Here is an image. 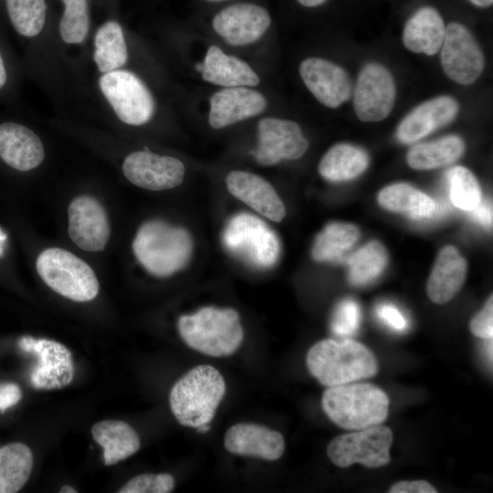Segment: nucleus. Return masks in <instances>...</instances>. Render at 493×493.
<instances>
[{"instance_id":"1","label":"nucleus","mask_w":493,"mask_h":493,"mask_svg":"<svg viewBox=\"0 0 493 493\" xmlns=\"http://www.w3.org/2000/svg\"><path fill=\"white\" fill-rule=\"evenodd\" d=\"M306 363L311 375L327 387L372 378L379 371L373 352L349 338L316 342L307 353Z\"/></svg>"},{"instance_id":"2","label":"nucleus","mask_w":493,"mask_h":493,"mask_svg":"<svg viewBox=\"0 0 493 493\" xmlns=\"http://www.w3.org/2000/svg\"><path fill=\"white\" fill-rule=\"evenodd\" d=\"M389 398L380 387L353 382L328 387L321 405L327 416L347 430H362L385 422Z\"/></svg>"},{"instance_id":"3","label":"nucleus","mask_w":493,"mask_h":493,"mask_svg":"<svg viewBox=\"0 0 493 493\" xmlns=\"http://www.w3.org/2000/svg\"><path fill=\"white\" fill-rule=\"evenodd\" d=\"M225 393L221 373L211 365H198L172 387L171 411L181 425L197 428L212 421Z\"/></svg>"},{"instance_id":"4","label":"nucleus","mask_w":493,"mask_h":493,"mask_svg":"<svg viewBox=\"0 0 493 493\" xmlns=\"http://www.w3.org/2000/svg\"><path fill=\"white\" fill-rule=\"evenodd\" d=\"M137 260L151 274L168 277L189 262L193 240L187 230L162 220H152L139 228L132 242Z\"/></svg>"},{"instance_id":"5","label":"nucleus","mask_w":493,"mask_h":493,"mask_svg":"<svg viewBox=\"0 0 493 493\" xmlns=\"http://www.w3.org/2000/svg\"><path fill=\"white\" fill-rule=\"evenodd\" d=\"M178 330L190 348L214 357L233 354L244 338L239 315L229 308L204 307L191 315H183Z\"/></svg>"},{"instance_id":"6","label":"nucleus","mask_w":493,"mask_h":493,"mask_svg":"<svg viewBox=\"0 0 493 493\" xmlns=\"http://www.w3.org/2000/svg\"><path fill=\"white\" fill-rule=\"evenodd\" d=\"M36 267L50 288L71 300L90 301L99 293L100 285L93 269L65 249H45L38 255Z\"/></svg>"},{"instance_id":"7","label":"nucleus","mask_w":493,"mask_h":493,"mask_svg":"<svg viewBox=\"0 0 493 493\" xmlns=\"http://www.w3.org/2000/svg\"><path fill=\"white\" fill-rule=\"evenodd\" d=\"M99 87L118 119L125 124L140 126L153 116V97L144 82L134 73L115 69L103 73Z\"/></svg>"},{"instance_id":"8","label":"nucleus","mask_w":493,"mask_h":493,"mask_svg":"<svg viewBox=\"0 0 493 493\" xmlns=\"http://www.w3.org/2000/svg\"><path fill=\"white\" fill-rule=\"evenodd\" d=\"M393 439L388 426L377 425L334 437L327 446V455L340 467L355 463L370 468L381 467L391 460Z\"/></svg>"},{"instance_id":"9","label":"nucleus","mask_w":493,"mask_h":493,"mask_svg":"<svg viewBox=\"0 0 493 493\" xmlns=\"http://www.w3.org/2000/svg\"><path fill=\"white\" fill-rule=\"evenodd\" d=\"M440 49L443 69L453 81L470 85L481 75L485 65L483 52L464 25L453 22L446 26Z\"/></svg>"},{"instance_id":"10","label":"nucleus","mask_w":493,"mask_h":493,"mask_svg":"<svg viewBox=\"0 0 493 493\" xmlns=\"http://www.w3.org/2000/svg\"><path fill=\"white\" fill-rule=\"evenodd\" d=\"M395 82L383 65L369 63L361 70L353 93V108L362 121H380L392 111Z\"/></svg>"},{"instance_id":"11","label":"nucleus","mask_w":493,"mask_h":493,"mask_svg":"<svg viewBox=\"0 0 493 493\" xmlns=\"http://www.w3.org/2000/svg\"><path fill=\"white\" fill-rule=\"evenodd\" d=\"M258 146L254 152L257 162L269 166L282 160L300 158L309 148L300 126L290 120L267 117L257 124Z\"/></svg>"},{"instance_id":"12","label":"nucleus","mask_w":493,"mask_h":493,"mask_svg":"<svg viewBox=\"0 0 493 493\" xmlns=\"http://www.w3.org/2000/svg\"><path fill=\"white\" fill-rule=\"evenodd\" d=\"M226 246L234 251H246L256 264L272 266L279 254L276 234L264 221L249 214L234 216L224 233Z\"/></svg>"},{"instance_id":"13","label":"nucleus","mask_w":493,"mask_h":493,"mask_svg":"<svg viewBox=\"0 0 493 493\" xmlns=\"http://www.w3.org/2000/svg\"><path fill=\"white\" fill-rule=\"evenodd\" d=\"M20 349L37 356L38 363L30 374L37 389H58L69 384L74 377L71 352L63 344L47 339L24 336L18 341Z\"/></svg>"},{"instance_id":"14","label":"nucleus","mask_w":493,"mask_h":493,"mask_svg":"<svg viewBox=\"0 0 493 493\" xmlns=\"http://www.w3.org/2000/svg\"><path fill=\"white\" fill-rule=\"evenodd\" d=\"M122 172L128 181L138 187L163 191L183 183L185 168L177 158L137 151L126 156Z\"/></svg>"},{"instance_id":"15","label":"nucleus","mask_w":493,"mask_h":493,"mask_svg":"<svg viewBox=\"0 0 493 493\" xmlns=\"http://www.w3.org/2000/svg\"><path fill=\"white\" fill-rule=\"evenodd\" d=\"M270 15L264 7L240 3L226 6L212 20L217 35L232 46H246L257 41L269 28Z\"/></svg>"},{"instance_id":"16","label":"nucleus","mask_w":493,"mask_h":493,"mask_svg":"<svg viewBox=\"0 0 493 493\" xmlns=\"http://www.w3.org/2000/svg\"><path fill=\"white\" fill-rule=\"evenodd\" d=\"M68 235L73 243L89 252L102 251L110 228L101 204L89 195L73 199L68 206Z\"/></svg>"},{"instance_id":"17","label":"nucleus","mask_w":493,"mask_h":493,"mask_svg":"<svg viewBox=\"0 0 493 493\" xmlns=\"http://www.w3.org/2000/svg\"><path fill=\"white\" fill-rule=\"evenodd\" d=\"M310 93L324 106L338 108L351 95V81L339 65L321 58H308L299 68Z\"/></svg>"},{"instance_id":"18","label":"nucleus","mask_w":493,"mask_h":493,"mask_svg":"<svg viewBox=\"0 0 493 493\" xmlns=\"http://www.w3.org/2000/svg\"><path fill=\"white\" fill-rule=\"evenodd\" d=\"M267 106L264 95L249 87L225 88L210 98L208 122L213 129H222L259 115Z\"/></svg>"},{"instance_id":"19","label":"nucleus","mask_w":493,"mask_h":493,"mask_svg":"<svg viewBox=\"0 0 493 493\" xmlns=\"http://www.w3.org/2000/svg\"><path fill=\"white\" fill-rule=\"evenodd\" d=\"M458 110V102L450 96H439L426 100L402 120L396 131V137L404 144L416 142L451 122Z\"/></svg>"},{"instance_id":"20","label":"nucleus","mask_w":493,"mask_h":493,"mask_svg":"<svg viewBox=\"0 0 493 493\" xmlns=\"http://www.w3.org/2000/svg\"><path fill=\"white\" fill-rule=\"evenodd\" d=\"M231 194L274 222L286 215L285 205L274 187L263 177L246 171H232L226 178Z\"/></svg>"},{"instance_id":"21","label":"nucleus","mask_w":493,"mask_h":493,"mask_svg":"<svg viewBox=\"0 0 493 493\" xmlns=\"http://www.w3.org/2000/svg\"><path fill=\"white\" fill-rule=\"evenodd\" d=\"M224 446L232 454L274 461L283 455L285 440L279 432L267 426L239 423L227 429Z\"/></svg>"},{"instance_id":"22","label":"nucleus","mask_w":493,"mask_h":493,"mask_svg":"<svg viewBox=\"0 0 493 493\" xmlns=\"http://www.w3.org/2000/svg\"><path fill=\"white\" fill-rule=\"evenodd\" d=\"M0 158L12 168L27 172L45 158L40 138L29 128L16 122L0 124Z\"/></svg>"},{"instance_id":"23","label":"nucleus","mask_w":493,"mask_h":493,"mask_svg":"<svg viewBox=\"0 0 493 493\" xmlns=\"http://www.w3.org/2000/svg\"><path fill=\"white\" fill-rule=\"evenodd\" d=\"M202 79L209 83L231 87H255L260 79L244 60L226 54L219 47L210 46L203 62L195 66Z\"/></svg>"},{"instance_id":"24","label":"nucleus","mask_w":493,"mask_h":493,"mask_svg":"<svg viewBox=\"0 0 493 493\" xmlns=\"http://www.w3.org/2000/svg\"><path fill=\"white\" fill-rule=\"evenodd\" d=\"M467 277V262L453 246H446L439 252L430 277L426 291L436 304L450 301L462 288Z\"/></svg>"},{"instance_id":"25","label":"nucleus","mask_w":493,"mask_h":493,"mask_svg":"<svg viewBox=\"0 0 493 493\" xmlns=\"http://www.w3.org/2000/svg\"><path fill=\"white\" fill-rule=\"evenodd\" d=\"M446 26L439 12L431 6L417 10L405 23L403 43L414 53L436 54L442 46Z\"/></svg>"},{"instance_id":"26","label":"nucleus","mask_w":493,"mask_h":493,"mask_svg":"<svg viewBox=\"0 0 493 493\" xmlns=\"http://www.w3.org/2000/svg\"><path fill=\"white\" fill-rule=\"evenodd\" d=\"M94 440L103 448L104 464L111 466L128 458L140 448L136 431L127 423L119 420H104L91 428Z\"/></svg>"},{"instance_id":"27","label":"nucleus","mask_w":493,"mask_h":493,"mask_svg":"<svg viewBox=\"0 0 493 493\" xmlns=\"http://www.w3.org/2000/svg\"><path fill=\"white\" fill-rule=\"evenodd\" d=\"M369 164V156L362 149L339 143L330 148L319 163V173L326 180L342 182L362 173Z\"/></svg>"},{"instance_id":"28","label":"nucleus","mask_w":493,"mask_h":493,"mask_svg":"<svg viewBox=\"0 0 493 493\" xmlns=\"http://www.w3.org/2000/svg\"><path fill=\"white\" fill-rule=\"evenodd\" d=\"M379 205L389 211L404 214L414 219L431 217L435 203L418 189L397 183L382 189L378 195Z\"/></svg>"},{"instance_id":"29","label":"nucleus","mask_w":493,"mask_h":493,"mask_svg":"<svg viewBox=\"0 0 493 493\" xmlns=\"http://www.w3.org/2000/svg\"><path fill=\"white\" fill-rule=\"evenodd\" d=\"M461 138L449 135L441 139L413 145L407 152V163L415 170H430L456 162L464 152Z\"/></svg>"},{"instance_id":"30","label":"nucleus","mask_w":493,"mask_h":493,"mask_svg":"<svg viewBox=\"0 0 493 493\" xmlns=\"http://www.w3.org/2000/svg\"><path fill=\"white\" fill-rule=\"evenodd\" d=\"M128 48L121 25L114 20L102 24L94 37L93 60L101 73L121 68L128 60Z\"/></svg>"},{"instance_id":"31","label":"nucleus","mask_w":493,"mask_h":493,"mask_svg":"<svg viewBox=\"0 0 493 493\" xmlns=\"http://www.w3.org/2000/svg\"><path fill=\"white\" fill-rule=\"evenodd\" d=\"M33 467L30 448L22 443L0 448V493L19 491L28 480Z\"/></svg>"},{"instance_id":"32","label":"nucleus","mask_w":493,"mask_h":493,"mask_svg":"<svg viewBox=\"0 0 493 493\" xmlns=\"http://www.w3.org/2000/svg\"><path fill=\"white\" fill-rule=\"evenodd\" d=\"M358 228L349 223L333 222L328 224L318 234L312 246V257L318 262L339 259L358 240Z\"/></svg>"},{"instance_id":"33","label":"nucleus","mask_w":493,"mask_h":493,"mask_svg":"<svg viewBox=\"0 0 493 493\" xmlns=\"http://www.w3.org/2000/svg\"><path fill=\"white\" fill-rule=\"evenodd\" d=\"M387 264V253L378 241H371L348 259L349 280L354 286H364L378 278Z\"/></svg>"},{"instance_id":"34","label":"nucleus","mask_w":493,"mask_h":493,"mask_svg":"<svg viewBox=\"0 0 493 493\" xmlns=\"http://www.w3.org/2000/svg\"><path fill=\"white\" fill-rule=\"evenodd\" d=\"M9 19L16 31L33 37L42 31L47 16L45 0H5Z\"/></svg>"},{"instance_id":"35","label":"nucleus","mask_w":493,"mask_h":493,"mask_svg":"<svg viewBox=\"0 0 493 493\" xmlns=\"http://www.w3.org/2000/svg\"><path fill=\"white\" fill-rule=\"evenodd\" d=\"M446 176L453 205L463 211L474 210L481 202L480 186L474 174L463 166H455Z\"/></svg>"},{"instance_id":"36","label":"nucleus","mask_w":493,"mask_h":493,"mask_svg":"<svg viewBox=\"0 0 493 493\" xmlns=\"http://www.w3.org/2000/svg\"><path fill=\"white\" fill-rule=\"evenodd\" d=\"M64 11L59 21V35L67 44L85 41L89 30V12L87 0H61Z\"/></svg>"},{"instance_id":"37","label":"nucleus","mask_w":493,"mask_h":493,"mask_svg":"<svg viewBox=\"0 0 493 493\" xmlns=\"http://www.w3.org/2000/svg\"><path fill=\"white\" fill-rule=\"evenodd\" d=\"M360 320L359 305L356 301L346 299L341 301L335 309L331 320V330L340 338H348L358 330Z\"/></svg>"},{"instance_id":"38","label":"nucleus","mask_w":493,"mask_h":493,"mask_svg":"<svg viewBox=\"0 0 493 493\" xmlns=\"http://www.w3.org/2000/svg\"><path fill=\"white\" fill-rule=\"evenodd\" d=\"M174 488V479L167 473L142 474L128 481L119 493H169Z\"/></svg>"},{"instance_id":"39","label":"nucleus","mask_w":493,"mask_h":493,"mask_svg":"<svg viewBox=\"0 0 493 493\" xmlns=\"http://www.w3.org/2000/svg\"><path fill=\"white\" fill-rule=\"evenodd\" d=\"M471 333L481 339L493 338V298L488 299L484 308L471 320L469 324Z\"/></svg>"},{"instance_id":"40","label":"nucleus","mask_w":493,"mask_h":493,"mask_svg":"<svg viewBox=\"0 0 493 493\" xmlns=\"http://www.w3.org/2000/svg\"><path fill=\"white\" fill-rule=\"evenodd\" d=\"M379 319L389 328L396 331H404L408 328V320L404 313L394 305L381 303L376 307Z\"/></svg>"},{"instance_id":"41","label":"nucleus","mask_w":493,"mask_h":493,"mask_svg":"<svg viewBox=\"0 0 493 493\" xmlns=\"http://www.w3.org/2000/svg\"><path fill=\"white\" fill-rule=\"evenodd\" d=\"M390 493H436L437 489L426 480L400 481L389 489Z\"/></svg>"},{"instance_id":"42","label":"nucleus","mask_w":493,"mask_h":493,"mask_svg":"<svg viewBox=\"0 0 493 493\" xmlns=\"http://www.w3.org/2000/svg\"><path fill=\"white\" fill-rule=\"evenodd\" d=\"M19 386L12 383H0V410L4 411L15 404L21 399Z\"/></svg>"},{"instance_id":"43","label":"nucleus","mask_w":493,"mask_h":493,"mask_svg":"<svg viewBox=\"0 0 493 493\" xmlns=\"http://www.w3.org/2000/svg\"><path fill=\"white\" fill-rule=\"evenodd\" d=\"M471 216L475 221L484 226L490 227L492 225V207L489 202H480L471 212Z\"/></svg>"},{"instance_id":"44","label":"nucleus","mask_w":493,"mask_h":493,"mask_svg":"<svg viewBox=\"0 0 493 493\" xmlns=\"http://www.w3.org/2000/svg\"><path fill=\"white\" fill-rule=\"evenodd\" d=\"M7 79L6 70L4 65V60L0 53V89L4 87Z\"/></svg>"},{"instance_id":"45","label":"nucleus","mask_w":493,"mask_h":493,"mask_svg":"<svg viewBox=\"0 0 493 493\" xmlns=\"http://www.w3.org/2000/svg\"><path fill=\"white\" fill-rule=\"evenodd\" d=\"M301 5L306 7H315L322 5L327 0H297Z\"/></svg>"},{"instance_id":"46","label":"nucleus","mask_w":493,"mask_h":493,"mask_svg":"<svg viewBox=\"0 0 493 493\" xmlns=\"http://www.w3.org/2000/svg\"><path fill=\"white\" fill-rule=\"evenodd\" d=\"M473 5L478 7H488L492 5L493 0H469Z\"/></svg>"},{"instance_id":"47","label":"nucleus","mask_w":493,"mask_h":493,"mask_svg":"<svg viewBox=\"0 0 493 493\" xmlns=\"http://www.w3.org/2000/svg\"><path fill=\"white\" fill-rule=\"evenodd\" d=\"M60 492L61 493H76L77 490L70 486L65 485L61 488Z\"/></svg>"},{"instance_id":"48","label":"nucleus","mask_w":493,"mask_h":493,"mask_svg":"<svg viewBox=\"0 0 493 493\" xmlns=\"http://www.w3.org/2000/svg\"><path fill=\"white\" fill-rule=\"evenodd\" d=\"M197 430L200 432V433H206L207 431L210 430V426L208 424L206 425H203L201 426H198L197 427Z\"/></svg>"},{"instance_id":"49","label":"nucleus","mask_w":493,"mask_h":493,"mask_svg":"<svg viewBox=\"0 0 493 493\" xmlns=\"http://www.w3.org/2000/svg\"><path fill=\"white\" fill-rule=\"evenodd\" d=\"M5 238H6V236L0 229V243L3 242ZM0 253H1V248H0Z\"/></svg>"},{"instance_id":"50","label":"nucleus","mask_w":493,"mask_h":493,"mask_svg":"<svg viewBox=\"0 0 493 493\" xmlns=\"http://www.w3.org/2000/svg\"><path fill=\"white\" fill-rule=\"evenodd\" d=\"M206 1H209V2H221V1H225V0H206Z\"/></svg>"}]
</instances>
